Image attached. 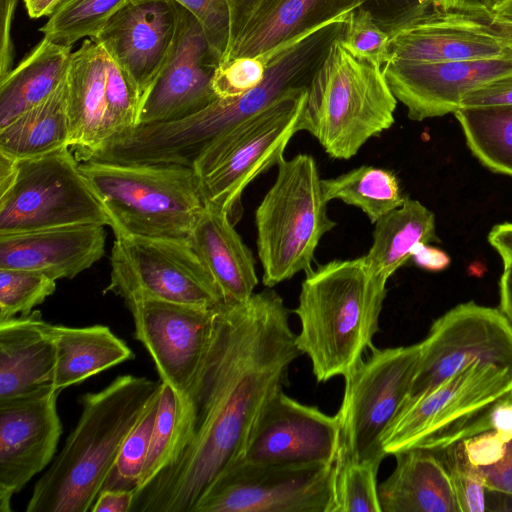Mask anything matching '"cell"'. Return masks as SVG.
Returning a JSON list of instances; mask_svg holds the SVG:
<instances>
[{"label": "cell", "instance_id": "cell-25", "mask_svg": "<svg viewBox=\"0 0 512 512\" xmlns=\"http://www.w3.org/2000/svg\"><path fill=\"white\" fill-rule=\"evenodd\" d=\"M190 243L218 285L225 303H242L258 284L255 260L228 213L205 204Z\"/></svg>", "mask_w": 512, "mask_h": 512}, {"label": "cell", "instance_id": "cell-51", "mask_svg": "<svg viewBox=\"0 0 512 512\" xmlns=\"http://www.w3.org/2000/svg\"><path fill=\"white\" fill-rule=\"evenodd\" d=\"M413 261L421 268L439 271L445 269L450 259L446 253L427 244L420 245L412 255Z\"/></svg>", "mask_w": 512, "mask_h": 512}, {"label": "cell", "instance_id": "cell-42", "mask_svg": "<svg viewBox=\"0 0 512 512\" xmlns=\"http://www.w3.org/2000/svg\"><path fill=\"white\" fill-rule=\"evenodd\" d=\"M201 23L209 46L220 63L229 43L230 24L226 0H174Z\"/></svg>", "mask_w": 512, "mask_h": 512}, {"label": "cell", "instance_id": "cell-18", "mask_svg": "<svg viewBox=\"0 0 512 512\" xmlns=\"http://www.w3.org/2000/svg\"><path fill=\"white\" fill-rule=\"evenodd\" d=\"M219 65L198 19L180 5V24L171 54L141 101L137 125L189 117L217 100L212 88Z\"/></svg>", "mask_w": 512, "mask_h": 512}, {"label": "cell", "instance_id": "cell-36", "mask_svg": "<svg viewBox=\"0 0 512 512\" xmlns=\"http://www.w3.org/2000/svg\"><path fill=\"white\" fill-rule=\"evenodd\" d=\"M158 403L159 396L125 440L115 466L102 490H136L138 487L150 447Z\"/></svg>", "mask_w": 512, "mask_h": 512}, {"label": "cell", "instance_id": "cell-33", "mask_svg": "<svg viewBox=\"0 0 512 512\" xmlns=\"http://www.w3.org/2000/svg\"><path fill=\"white\" fill-rule=\"evenodd\" d=\"M129 0H60L40 28L47 39L71 47L78 40L95 37Z\"/></svg>", "mask_w": 512, "mask_h": 512}, {"label": "cell", "instance_id": "cell-26", "mask_svg": "<svg viewBox=\"0 0 512 512\" xmlns=\"http://www.w3.org/2000/svg\"><path fill=\"white\" fill-rule=\"evenodd\" d=\"M394 456L395 469L378 485L381 512H460L436 452L413 448Z\"/></svg>", "mask_w": 512, "mask_h": 512}, {"label": "cell", "instance_id": "cell-53", "mask_svg": "<svg viewBox=\"0 0 512 512\" xmlns=\"http://www.w3.org/2000/svg\"><path fill=\"white\" fill-rule=\"evenodd\" d=\"M499 310L512 327V263L504 264L499 280Z\"/></svg>", "mask_w": 512, "mask_h": 512}, {"label": "cell", "instance_id": "cell-23", "mask_svg": "<svg viewBox=\"0 0 512 512\" xmlns=\"http://www.w3.org/2000/svg\"><path fill=\"white\" fill-rule=\"evenodd\" d=\"M39 310L0 321V402L53 384L56 346Z\"/></svg>", "mask_w": 512, "mask_h": 512}, {"label": "cell", "instance_id": "cell-30", "mask_svg": "<svg viewBox=\"0 0 512 512\" xmlns=\"http://www.w3.org/2000/svg\"><path fill=\"white\" fill-rule=\"evenodd\" d=\"M67 94L65 78L47 99L0 128V154L23 160L70 148Z\"/></svg>", "mask_w": 512, "mask_h": 512}, {"label": "cell", "instance_id": "cell-52", "mask_svg": "<svg viewBox=\"0 0 512 512\" xmlns=\"http://www.w3.org/2000/svg\"><path fill=\"white\" fill-rule=\"evenodd\" d=\"M488 241L502 258L503 264L512 263V223L495 225L488 234Z\"/></svg>", "mask_w": 512, "mask_h": 512}, {"label": "cell", "instance_id": "cell-50", "mask_svg": "<svg viewBox=\"0 0 512 512\" xmlns=\"http://www.w3.org/2000/svg\"><path fill=\"white\" fill-rule=\"evenodd\" d=\"M260 2L261 0H226L230 24L228 47L239 34Z\"/></svg>", "mask_w": 512, "mask_h": 512}, {"label": "cell", "instance_id": "cell-3", "mask_svg": "<svg viewBox=\"0 0 512 512\" xmlns=\"http://www.w3.org/2000/svg\"><path fill=\"white\" fill-rule=\"evenodd\" d=\"M387 281L364 256L306 271L294 309L300 321L296 345L309 357L317 382L345 377L373 347Z\"/></svg>", "mask_w": 512, "mask_h": 512}, {"label": "cell", "instance_id": "cell-7", "mask_svg": "<svg viewBox=\"0 0 512 512\" xmlns=\"http://www.w3.org/2000/svg\"><path fill=\"white\" fill-rule=\"evenodd\" d=\"M307 87L290 89L217 135L194 161L206 205L234 216L242 192L284 158L304 108Z\"/></svg>", "mask_w": 512, "mask_h": 512}, {"label": "cell", "instance_id": "cell-56", "mask_svg": "<svg viewBox=\"0 0 512 512\" xmlns=\"http://www.w3.org/2000/svg\"><path fill=\"white\" fill-rule=\"evenodd\" d=\"M491 14L497 22L512 27V0H500Z\"/></svg>", "mask_w": 512, "mask_h": 512}, {"label": "cell", "instance_id": "cell-45", "mask_svg": "<svg viewBox=\"0 0 512 512\" xmlns=\"http://www.w3.org/2000/svg\"><path fill=\"white\" fill-rule=\"evenodd\" d=\"M491 106H512V74L495 79L471 91L463 98L460 108Z\"/></svg>", "mask_w": 512, "mask_h": 512}, {"label": "cell", "instance_id": "cell-11", "mask_svg": "<svg viewBox=\"0 0 512 512\" xmlns=\"http://www.w3.org/2000/svg\"><path fill=\"white\" fill-rule=\"evenodd\" d=\"M100 224L110 218L70 148L17 160L10 187L0 193V234Z\"/></svg>", "mask_w": 512, "mask_h": 512}, {"label": "cell", "instance_id": "cell-47", "mask_svg": "<svg viewBox=\"0 0 512 512\" xmlns=\"http://www.w3.org/2000/svg\"><path fill=\"white\" fill-rule=\"evenodd\" d=\"M19 0H0V80L13 69L14 45L11 37L12 24Z\"/></svg>", "mask_w": 512, "mask_h": 512}, {"label": "cell", "instance_id": "cell-5", "mask_svg": "<svg viewBox=\"0 0 512 512\" xmlns=\"http://www.w3.org/2000/svg\"><path fill=\"white\" fill-rule=\"evenodd\" d=\"M117 236L190 241L205 202L192 167L80 162Z\"/></svg>", "mask_w": 512, "mask_h": 512}, {"label": "cell", "instance_id": "cell-49", "mask_svg": "<svg viewBox=\"0 0 512 512\" xmlns=\"http://www.w3.org/2000/svg\"><path fill=\"white\" fill-rule=\"evenodd\" d=\"M488 430L501 435L507 442L512 439V395L499 400L487 416Z\"/></svg>", "mask_w": 512, "mask_h": 512}, {"label": "cell", "instance_id": "cell-28", "mask_svg": "<svg viewBox=\"0 0 512 512\" xmlns=\"http://www.w3.org/2000/svg\"><path fill=\"white\" fill-rule=\"evenodd\" d=\"M71 47L44 37L0 80V128L47 99L66 78Z\"/></svg>", "mask_w": 512, "mask_h": 512}, {"label": "cell", "instance_id": "cell-16", "mask_svg": "<svg viewBox=\"0 0 512 512\" xmlns=\"http://www.w3.org/2000/svg\"><path fill=\"white\" fill-rule=\"evenodd\" d=\"M342 457L341 417L274 393L255 419L237 460L330 463Z\"/></svg>", "mask_w": 512, "mask_h": 512}, {"label": "cell", "instance_id": "cell-35", "mask_svg": "<svg viewBox=\"0 0 512 512\" xmlns=\"http://www.w3.org/2000/svg\"><path fill=\"white\" fill-rule=\"evenodd\" d=\"M106 140L137 125L140 94L122 68L106 54Z\"/></svg>", "mask_w": 512, "mask_h": 512}, {"label": "cell", "instance_id": "cell-38", "mask_svg": "<svg viewBox=\"0 0 512 512\" xmlns=\"http://www.w3.org/2000/svg\"><path fill=\"white\" fill-rule=\"evenodd\" d=\"M379 467L343 460L338 479L337 512H381L377 474Z\"/></svg>", "mask_w": 512, "mask_h": 512}, {"label": "cell", "instance_id": "cell-10", "mask_svg": "<svg viewBox=\"0 0 512 512\" xmlns=\"http://www.w3.org/2000/svg\"><path fill=\"white\" fill-rule=\"evenodd\" d=\"M344 377L342 458L380 467L385 435L404 407L417 371L421 344L379 349Z\"/></svg>", "mask_w": 512, "mask_h": 512}, {"label": "cell", "instance_id": "cell-20", "mask_svg": "<svg viewBox=\"0 0 512 512\" xmlns=\"http://www.w3.org/2000/svg\"><path fill=\"white\" fill-rule=\"evenodd\" d=\"M387 83L414 121L454 113L476 88L512 74V55L501 58L409 63L389 61L383 68Z\"/></svg>", "mask_w": 512, "mask_h": 512}, {"label": "cell", "instance_id": "cell-6", "mask_svg": "<svg viewBox=\"0 0 512 512\" xmlns=\"http://www.w3.org/2000/svg\"><path fill=\"white\" fill-rule=\"evenodd\" d=\"M277 167L275 182L255 212L262 282L270 288L309 270L320 239L336 226L327 214L314 158L300 153Z\"/></svg>", "mask_w": 512, "mask_h": 512}, {"label": "cell", "instance_id": "cell-41", "mask_svg": "<svg viewBox=\"0 0 512 512\" xmlns=\"http://www.w3.org/2000/svg\"><path fill=\"white\" fill-rule=\"evenodd\" d=\"M267 63L261 57H241L218 65L212 88L218 99H233L257 87L264 79Z\"/></svg>", "mask_w": 512, "mask_h": 512}, {"label": "cell", "instance_id": "cell-54", "mask_svg": "<svg viewBox=\"0 0 512 512\" xmlns=\"http://www.w3.org/2000/svg\"><path fill=\"white\" fill-rule=\"evenodd\" d=\"M499 0H445L442 11L491 14Z\"/></svg>", "mask_w": 512, "mask_h": 512}, {"label": "cell", "instance_id": "cell-39", "mask_svg": "<svg viewBox=\"0 0 512 512\" xmlns=\"http://www.w3.org/2000/svg\"><path fill=\"white\" fill-rule=\"evenodd\" d=\"M342 41L351 52L381 68L390 61V36L364 6L349 13Z\"/></svg>", "mask_w": 512, "mask_h": 512}, {"label": "cell", "instance_id": "cell-44", "mask_svg": "<svg viewBox=\"0 0 512 512\" xmlns=\"http://www.w3.org/2000/svg\"><path fill=\"white\" fill-rule=\"evenodd\" d=\"M469 461L476 467L499 462L506 451L507 441L493 430L462 440Z\"/></svg>", "mask_w": 512, "mask_h": 512}, {"label": "cell", "instance_id": "cell-12", "mask_svg": "<svg viewBox=\"0 0 512 512\" xmlns=\"http://www.w3.org/2000/svg\"><path fill=\"white\" fill-rule=\"evenodd\" d=\"M110 266L104 292L124 302L155 299L208 309L225 303L190 241L117 236Z\"/></svg>", "mask_w": 512, "mask_h": 512}, {"label": "cell", "instance_id": "cell-57", "mask_svg": "<svg viewBox=\"0 0 512 512\" xmlns=\"http://www.w3.org/2000/svg\"><path fill=\"white\" fill-rule=\"evenodd\" d=\"M419 3L430 9V7H432L433 9H438V10H441L443 5H444V2L445 0H418Z\"/></svg>", "mask_w": 512, "mask_h": 512}, {"label": "cell", "instance_id": "cell-1", "mask_svg": "<svg viewBox=\"0 0 512 512\" xmlns=\"http://www.w3.org/2000/svg\"><path fill=\"white\" fill-rule=\"evenodd\" d=\"M290 310L272 288L215 310L210 338L177 407L165 467L135 493L131 512H193L213 480L237 460L266 401L302 355Z\"/></svg>", "mask_w": 512, "mask_h": 512}, {"label": "cell", "instance_id": "cell-27", "mask_svg": "<svg viewBox=\"0 0 512 512\" xmlns=\"http://www.w3.org/2000/svg\"><path fill=\"white\" fill-rule=\"evenodd\" d=\"M56 346L53 388L59 392L134 359L132 349L106 325L70 327L50 323Z\"/></svg>", "mask_w": 512, "mask_h": 512}, {"label": "cell", "instance_id": "cell-29", "mask_svg": "<svg viewBox=\"0 0 512 512\" xmlns=\"http://www.w3.org/2000/svg\"><path fill=\"white\" fill-rule=\"evenodd\" d=\"M374 224L373 242L364 258L372 271L386 280L420 245L439 241L433 212L407 196L400 207Z\"/></svg>", "mask_w": 512, "mask_h": 512}, {"label": "cell", "instance_id": "cell-46", "mask_svg": "<svg viewBox=\"0 0 512 512\" xmlns=\"http://www.w3.org/2000/svg\"><path fill=\"white\" fill-rule=\"evenodd\" d=\"M478 468L487 492L512 498V439L507 443L505 454L499 462Z\"/></svg>", "mask_w": 512, "mask_h": 512}, {"label": "cell", "instance_id": "cell-32", "mask_svg": "<svg viewBox=\"0 0 512 512\" xmlns=\"http://www.w3.org/2000/svg\"><path fill=\"white\" fill-rule=\"evenodd\" d=\"M474 156L490 170L512 176V106L454 112Z\"/></svg>", "mask_w": 512, "mask_h": 512}, {"label": "cell", "instance_id": "cell-40", "mask_svg": "<svg viewBox=\"0 0 512 512\" xmlns=\"http://www.w3.org/2000/svg\"><path fill=\"white\" fill-rule=\"evenodd\" d=\"M176 412L177 397L170 386L161 382L159 403L152 430L150 447L135 493L148 485L165 467L171 447Z\"/></svg>", "mask_w": 512, "mask_h": 512}, {"label": "cell", "instance_id": "cell-48", "mask_svg": "<svg viewBox=\"0 0 512 512\" xmlns=\"http://www.w3.org/2000/svg\"><path fill=\"white\" fill-rule=\"evenodd\" d=\"M134 489H104L97 496L91 512H130Z\"/></svg>", "mask_w": 512, "mask_h": 512}, {"label": "cell", "instance_id": "cell-8", "mask_svg": "<svg viewBox=\"0 0 512 512\" xmlns=\"http://www.w3.org/2000/svg\"><path fill=\"white\" fill-rule=\"evenodd\" d=\"M511 390L512 369L475 361L403 408L385 435L384 451L436 452L489 431V412Z\"/></svg>", "mask_w": 512, "mask_h": 512}, {"label": "cell", "instance_id": "cell-13", "mask_svg": "<svg viewBox=\"0 0 512 512\" xmlns=\"http://www.w3.org/2000/svg\"><path fill=\"white\" fill-rule=\"evenodd\" d=\"M420 344L417 371L403 408L475 361L512 369V327L499 308L473 301L459 304L434 321Z\"/></svg>", "mask_w": 512, "mask_h": 512}, {"label": "cell", "instance_id": "cell-43", "mask_svg": "<svg viewBox=\"0 0 512 512\" xmlns=\"http://www.w3.org/2000/svg\"><path fill=\"white\" fill-rule=\"evenodd\" d=\"M363 6L385 30L430 10L418 0H366Z\"/></svg>", "mask_w": 512, "mask_h": 512}, {"label": "cell", "instance_id": "cell-22", "mask_svg": "<svg viewBox=\"0 0 512 512\" xmlns=\"http://www.w3.org/2000/svg\"><path fill=\"white\" fill-rule=\"evenodd\" d=\"M366 0H261L219 65L272 55L296 38L363 6Z\"/></svg>", "mask_w": 512, "mask_h": 512}, {"label": "cell", "instance_id": "cell-55", "mask_svg": "<svg viewBox=\"0 0 512 512\" xmlns=\"http://www.w3.org/2000/svg\"><path fill=\"white\" fill-rule=\"evenodd\" d=\"M28 15L32 19L50 16L60 0H23Z\"/></svg>", "mask_w": 512, "mask_h": 512}, {"label": "cell", "instance_id": "cell-58", "mask_svg": "<svg viewBox=\"0 0 512 512\" xmlns=\"http://www.w3.org/2000/svg\"><path fill=\"white\" fill-rule=\"evenodd\" d=\"M510 394L512 395V390H511Z\"/></svg>", "mask_w": 512, "mask_h": 512}, {"label": "cell", "instance_id": "cell-14", "mask_svg": "<svg viewBox=\"0 0 512 512\" xmlns=\"http://www.w3.org/2000/svg\"><path fill=\"white\" fill-rule=\"evenodd\" d=\"M386 31L390 61L437 63L512 55V27L492 14L430 9Z\"/></svg>", "mask_w": 512, "mask_h": 512}, {"label": "cell", "instance_id": "cell-4", "mask_svg": "<svg viewBox=\"0 0 512 512\" xmlns=\"http://www.w3.org/2000/svg\"><path fill=\"white\" fill-rule=\"evenodd\" d=\"M396 105L382 68L351 52L341 36L307 87L299 131L315 137L330 157L347 160L393 125Z\"/></svg>", "mask_w": 512, "mask_h": 512}, {"label": "cell", "instance_id": "cell-15", "mask_svg": "<svg viewBox=\"0 0 512 512\" xmlns=\"http://www.w3.org/2000/svg\"><path fill=\"white\" fill-rule=\"evenodd\" d=\"M124 303L132 315L134 338L151 356L160 381L174 391L179 407L204 356L217 307L155 299Z\"/></svg>", "mask_w": 512, "mask_h": 512}, {"label": "cell", "instance_id": "cell-59", "mask_svg": "<svg viewBox=\"0 0 512 512\" xmlns=\"http://www.w3.org/2000/svg\"><path fill=\"white\" fill-rule=\"evenodd\" d=\"M500 1V0H499Z\"/></svg>", "mask_w": 512, "mask_h": 512}, {"label": "cell", "instance_id": "cell-37", "mask_svg": "<svg viewBox=\"0 0 512 512\" xmlns=\"http://www.w3.org/2000/svg\"><path fill=\"white\" fill-rule=\"evenodd\" d=\"M436 453L449 474L459 511H485L487 490L483 476L479 468L469 461L463 442L459 441Z\"/></svg>", "mask_w": 512, "mask_h": 512}, {"label": "cell", "instance_id": "cell-2", "mask_svg": "<svg viewBox=\"0 0 512 512\" xmlns=\"http://www.w3.org/2000/svg\"><path fill=\"white\" fill-rule=\"evenodd\" d=\"M161 390V381L119 375L80 396V417L46 472L26 512H87L109 478L121 448Z\"/></svg>", "mask_w": 512, "mask_h": 512}, {"label": "cell", "instance_id": "cell-17", "mask_svg": "<svg viewBox=\"0 0 512 512\" xmlns=\"http://www.w3.org/2000/svg\"><path fill=\"white\" fill-rule=\"evenodd\" d=\"M53 386L0 402V512H11L12 497L56 456L62 434Z\"/></svg>", "mask_w": 512, "mask_h": 512}, {"label": "cell", "instance_id": "cell-21", "mask_svg": "<svg viewBox=\"0 0 512 512\" xmlns=\"http://www.w3.org/2000/svg\"><path fill=\"white\" fill-rule=\"evenodd\" d=\"M105 240L100 224L0 234V269L35 271L55 281L72 279L103 256Z\"/></svg>", "mask_w": 512, "mask_h": 512}, {"label": "cell", "instance_id": "cell-34", "mask_svg": "<svg viewBox=\"0 0 512 512\" xmlns=\"http://www.w3.org/2000/svg\"><path fill=\"white\" fill-rule=\"evenodd\" d=\"M56 290V281L29 270L0 269V321L29 315Z\"/></svg>", "mask_w": 512, "mask_h": 512}, {"label": "cell", "instance_id": "cell-31", "mask_svg": "<svg viewBox=\"0 0 512 512\" xmlns=\"http://www.w3.org/2000/svg\"><path fill=\"white\" fill-rule=\"evenodd\" d=\"M325 200L339 199L360 208L375 223L400 207L406 196L396 175L387 169L362 165L335 178L321 180Z\"/></svg>", "mask_w": 512, "mask_h": 512}, {"label": "cell", "instance_id": "cell-19", "mask_svg": "<svg viewBox=\"0 0 512 512\" xmlns=\"http://www.w3.org/2000/svg\"><path fill=\"white\" fill-rule=\"evenodd\" d=\"M179 24L174 0H129L91 39L129 76L142 101L171 54Z\"/></svg>", "mask_w": 512, "mask_h": 512}, {"label": "cell", "instance_id": "cell-9", "mask_svg": "<svg viewBox=\"0 0 512 512\" xmlns=\"http://www.w3.org/2000/svg\"><path fill=\"white\" fill-rule=\"evenodd\" d=\"M341 464L235 460L193 512H337Z\"/></svg>", "mask_w": 512, "mask_h": 512}, {"label": "cell", "instance_id": "cell-24", "mask_svg": "<svg viewBox=\"0 0 512 512\" xmlns=\"http://www.w3.org/2000/svg\"><path fill=\"white\" fill-rule=\"evenodd\" d=\"M106 52L93 39L72 52L67 72L70 149L83 162L106 140Z\"/></svg>", "mask_w": 512, "mask_h": 512}]
</instances>
